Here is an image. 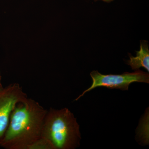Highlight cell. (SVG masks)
I'll return each mask as SVG.
<instances>
[{"label": "cell", "mask_w": 149, "mask_h": 149, "mask_svg": "<svg viewBox=\"0 0 149 149\" xmlns=\"http://www.w3.org/2000/svg\"><path fill=\"white\" fill-rule=\"evenodd\" d=\"M47 111L32 99L28 98L17 104L11 114L0 147L6 149H25L41 138Z\"/></svg>", "instance_id": "6da1fadb"}, {"label": "cell", "mask_w": 149, "mask_h": 149, "mask_svg": "<svg viewBox=\"0 0 149 149\" xmlns=\"http://www.w3.org/2000/svg\"><path fill=\"white\" fill-rule=\"evenodd\" d=\"M41 137L52 143L54 149H73L79 146L81 139L79 125L68 108L47 111Z\"/></svg>", "instance_id": "7a4b0ae2"}, {"label": "cell", "mask_w": 149, "mask_h": 149, "mask_svg": "<svg viewBox=\"0 0 149 149\" xmlns=\"http://www.w3.org/2000/svg\"><path fill=\"white\" fill-rule=\"evenodd\" d=\"M93 80L91 87L84 91L75 100L83 97L87 92L100 87H104L109 89H120L128 91L129 85L135 82L149 83L148 73L141 70H136L133 72H125L121 74H103L98 71L94 70L91 73Z\"/></svg>", "instance_id": "3957f363"}, {"label": "cell", "mask_w": 149, "mask_h": 149, "mask_svg": "<svg viewBox=\"0 0 149 149\" xmlns=\"http://www.w3.org/2000/svg\"><path fill=\"white\" fill-rule=\"evenodd\" d=\"M27 99V94L18 83L11 84L0 91V143L8 127L13 111L17 104Z\"/></svg>", "instance_id": "277c9868"}, {"label": "cell", "mask_w": 149, "mask_h": 149, "mask_svg": "<svg viewBox=\"0 0 149 149\" xmlns=\"http://www.w3.org/2000/svg\"><path fill=\"white\" fill-rule=\"evenodd\" d=\"M136 56L133 57L129 55L130 60L127 61V64L130 65L133 70L139 69L143 67L149 72V50L148 42L141 41L140 49L136 51Z\"/></svg>", "instance_id": "5b68a950"}, {"label": "cell", "mask_w": 149, "mask_h": 149, "mask_svg": "<svg viewBox=\"0 0 149 149\" xmlns=\"http://www.w3.org/2000/svg\"><path fill=\"white\" fill-rule=\"evenodd\" d=\"M25 149H54L52 143L45 138L41 137L30 144Z\"/></svg>", "instance_id": "8992f818"}, {"label": "cell", "mask_w": 149, "mask_h": 149, "mask_svg": "<svg viewBox=\"0 0 149 149\" xmlns=\"http://www.w3.org/2000/svg\"><path fill=\"white\" fill-rule=\"evenodd\" d=\"M1 79L2 76L1 75V71H0V91L2 90L3 88H4L3 87L2 84Z\"/></svg>", "instance_id": "52a82bcc"}, {"label": "cell", "mask_w": 149, "mask_h": 149, "mask_svg": "<svg viewBox=\"0 0 149 149\" xmlns=\"http://www.w3.org/2000/svg\"><path fill=\"white\" fill-rule=\"evenodd\" d=\"M94 1H102L104 2H105L110 3L111 2L113 1L114 0H94Z\"/></svg>", "instance_id": "ba28073f"}]
</instances>
